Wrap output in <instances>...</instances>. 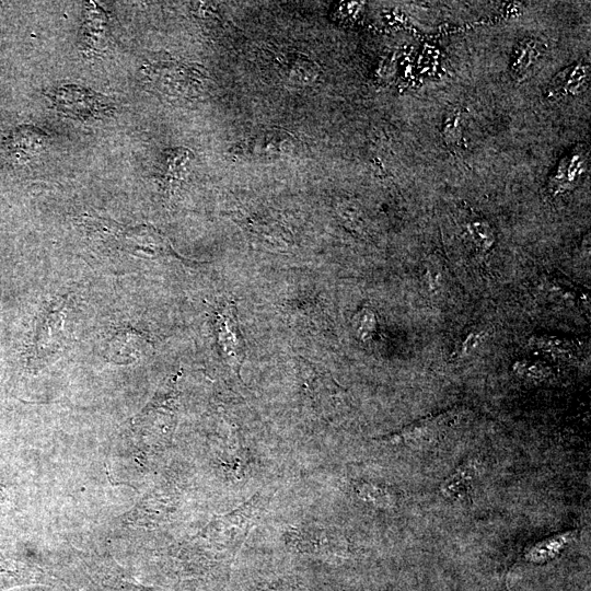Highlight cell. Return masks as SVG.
<instances>
[{
    "label": "cell",
    "instance_id": "6da1fadb",
    "mask_svg": "<svg viewBox=\"0 0 591 591\" xmlns=\"http://www.w3.org/2000/svg\"><path fill=\"white\" fill-rule=\"evenodd\" d=\"M140 72L152 90L171 99L199 97L208 84V76L202 67L175 60L148 62Z\"/></svg>",
    "mask_w": 591,
    "mask_h": 591
},
{
    "label": "cell",
    "instance_id": "7a4b0ae2",
    "mask_svg": "<svg viewBox=\"0 0 591 591\" xmlns=\"http://www.w3.org/2000/svg\"><path fill=\"white\" fill-rule=\"evenodd\" d=\"M91 229L107 233L117 246L140 256H162L172 254V247L163 234L149 225L124 228L111 221L90 218L86 222Z\"/></svg>",
    "mask_w": 591,
    "mask_h": 591
},
{
    "label": "cell",
    "instance_id": "3957f363",
    "mask_svg": "<svg viewBox=\"0 0 591 591\" xmlns=\"http://www.w3.org/2000/svg\"><path fill=\"white\" fill-rule=\"evenodd\" d=\"M49 97L59 112L80 120L100 119L114 111L108 97L77 84L61 85Z\"/></svg>",
    "mask_w": 591,
    "mask_h": 591
},
{
    "label": "cell",
    "instance_id": "277c9868",
    "mask_svg": "<svg viewBox=\"0 0 591 591\" xmlns=\"http://www.w3.org/2000/svg\"><path fill=\"white\" fill-rule=\"evenodd\" d=\"M109 36V18L95 2L84 3L83 22L79 34V49L85 58L100 55Z\"/></svg>",
    "mask_w": 591,
    "mask_h": 591
},
{
    "label": "cell",
    "instance_id": "5b68a950",
    "mask_svg": "<svg viewBox=\"0 0 591 591\" xmlns=\"http://www.w3.org/2000/svg\"><path fill=\"white\" fill-rule=\"evenodd\" d=\"M47 135L34 126H20L4 140L7 157L15 164L27 162L47 143Z\"/></svg>",
    "mask_w": 591,
    "mask_h": 591
},
{
    "label": "cell",
    "instance_id": "8992f818",
    "mask_svg": "<svg viewBox=\"0 0 591 591\" xmlns=\"http://www.w3.org/2000/svg\"><path fill=\"white\" fill-rule=\"evenodd\" d=\"M218 343L228 360L237 367L244 358V343L239 331L235 306L229 304L224 306L217 321Z\"/></svg>",
    "mask_w": 591,
    "mask_h": 591
},
{
    "label": "cell",
    "instance_id": "52a82bcc",
    "mask_svg": "<svg viewBox=\"0 0 591 591\" xmlns=\"http://www.w3.org/2000/svg\"><path fill=\"white\" fill-rule=\"evenodd\" d=\"M193 154L184 148L171 149L165 152L161 163L160 178L165 189L177 185L190 163Z\"/></svg>",
    "mask_w": 591,
    "mask_h": 591
},
{
    "label": "cell",
    "instance_id": "ba28073f",
    "mask_svg": "<svg viewBox=\"0 0 591 591\" xmlns=\"http://www.w3.org/2000/svg\"><path fill=\"white\" fill-rule=\"evenodd\" d=\"M532 349L553 358H570L576 345L569 339L551 335H534L529 339Z\"/></svg>",
    "mask_w": 591,
    "mask_h": 591
},
{
    "label": "cell",
    "instance_id": "9c48e42d",
    "mask_svg": "<svg viewBox=\"0 0 591 591\" xmlns=\"http://www.w3.org/2000/svg\"><path fill=\"white\" fill-rule=\"evenodd\" d=\"M65 318V313L62 311H53L46 316L45 322L43 323L38 335H37V348L39 350L48 351L50 349L55 350L51 335L58 340L60 335L62 323Z\"/></svg>",
    "mask_w": 591,
    "mask_h": 591
},
{
    "label": "cell",
    "instance_id": "30bf717a",
    "mask_svg": "<svg viewBox=\"0 0 591 591\" xmlns=\"http://www.w3.org/2000/svg\"><path fill=\"white\" fill-rule=\"evenodd\" d=\"M141 338L137 333L124 332L117 334L109 344V355L113 358H137L141 346Z\"/></svg>",
    "mask_w": 591,
    "mask_h": 591
},
{
    "label": "cell",
    "instance_id": "8fae6325",
    "mask_svg": "<svg viewBox=\"0 0 591 591\" xmlns=\"http://www.w3.org/2000/svg\"><path fill=\"white\" fill-rule=\"evenodd\" d=\"M513 372L525 380L540 381L548 378L551 368L540 360L523 359L514 362Z\"/></svg>",
    "mask_w": 591,
    "mask_h": 591
},
{
    "label": "cell",
    "instance_id": "7c38bea8",
    "mask_svg": "<svg viewBox=\"0 0 591 591\" xmlns=\"http://www.w3.org/2000/svg\"><path fill=\"white\" fill-rule=\"evenodd\" d=\"M354 326L356 334L361 340H368L372 337L376 327V318L370 309L360 310L355 318Z\"/></svg>",
    "mask_w": 591,
    "mask_h": 591
},
{
    "label": "cell",
    "instance_id": "4fadbf2b",
    "mask_svg": "<svg viewBox=\"0 0 591 591\" xmlns=\"http://www.w3.org/2000/svg\"><path fill=\"white\" fill-rule=\"evenodd\" d=\"M472 468L466 465L456 471L442 486V491L445 496L457 495L464 493L467 483L472 478Z\"/></svg>",
    "mask_w": 591,
    "mask_h": 591
},
{
    "label": "cell",
    "instance_id": "5bb4252c",
    "mask_svg": "<svg viewBox=\"0 0 591 591\" xmlns=\"http://www.w3.org/2000/svg\"><path fill=\"white\" fill-rule=\"evenodd\" d=\"M468 231L477 247L488 250L494 243V234L486 222L476 221L470 224Z\"/></svg>",
    "mask_w": 591,
    "mask_h": 591
},
{
    "label": "cell",
    "instance_id": "9a60e30c",
    "mask_svg": "<svg viewBox=\"0 0 591 591\" xmlns=\"http://www.w3.org/2000/svg\"><path fill=\"white\" fill-rule=\"evenodd\" d=\"M461 111L452 112L444 123V138L449 146H455L461 131Z\"/></svg>",
    "mask_w": 591,
    "mask_h": 591
},
{
    "label": "cell",
    "instance_id": "2e32d148",
    "mask_svg": "<svg viewBox=\"0 0 591 591\" xmlns=\"http://www.w3.org/2000/svg\"><path fill=\"white\" fill-rule=\"evenodd\" d=\"M485 338V333L479 332H471L464 339L462 346H461V354L462 355H470L474 350L478 348V346L482 345L483 340Z\"/></svg>",
    "mask_w": 591,
    "mask_h": 591
},
{
    "label": "cell",
    "instance_id": "e0dca14e",
    "mask_svg": "<svg viewBox=\"0 0 591 591\" xmlns=\"http://www.w3.org/2000/svg\"><path fill=\"white\" fill-rule=\"evenodd\" d=\"M439 267H428L427 268V280H428V283L430 286V289L432 291H438L440 286H441V281H442V276H441V271L440 269H438Z\"/></svg>",
    "mask_w": 591,
    "mask_h": 591
},
{
    "label": "cell",
    "instance_id": "ac0fdd59",
    "mask_svg": "<svg viewBox=\"0 0 591 591\" xmlns=\"http://www.w3.org/2000/svg\"><path fill=\"white\" fill-rule=\"evenodd\" d=\"M4 68V60H0V73L2 72Z\"/></svg>",
    "mask_w": 591,
    "mask_h": 591
}]
</instances>
